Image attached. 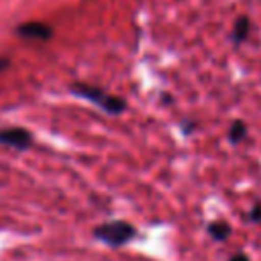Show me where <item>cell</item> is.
<instances>
[{"label": "cell", "instance_id": "6da1fadb", "mask_svg": "<svg viewBox=\"0 0 261 261\" xmlns=\"http://www.w3.org/2000/svg\"><path fill=\"white\" fill-rule=\"evenodd\" d=\"M71 92H73L75 96L88 100V102H94L96 106H100L102 110H106V112H110V114H120V112H124V108H126L124 100H120V98L108 94V92L102 90V88L90 86V84H73V86H71Z\"/></svg>", "mask_w": 261, "mask_h": 261}, {"label": "cell", "instance_id": "7a4b0ae2", "mask_svg": "<svg viewBox=\"0 0 261 261\" xmlns=\"http://www.w3.org/2000/svg\"><path fill=\"white\" fill-rule=\"evenodd\" d=\"M94 237L110 247H122L137 237V230L133 224H128L124 220H112V222H104V224L96 226Z\"/></svg>", "mask_w": 261, "mask_h": 261}, {"label": "cell", "instance_id": "3957f363", "mask_svg": "<svg viewBox=\"0 0 261 261\" xmlns=\"http://www.w3.org/2000/svg\"><path fill=\"white\" fill-rule=\"evenodd\" d=\"M0 145L22 151V149H29L33 145V135L27 128H20V126L0 128Z\"/></svg>", "mask_w": 261, "mask_h": 261}, {"label": "cell", "instance_id": "277c9868", "mask_svg": "<svg viewBox=\"0 0 261 261\" xmlns=\"http://www.w3.org/2000/svg\"><path fill=\"white\" fill-rule=\"evenodd\" d=\"M14 33L22 39H33V41H49L53 37V29L47 24V22H39V20H33V22H20Z\"/></svg>", "mask_w": 261, "mask_h": 261}, {"label": "cell", "instance_id": "5b68a950", "mask_svg": "<svg viewBox=\"0 0 261 261\" xmlns=\"http://www.w3.org/2000/svg\"><path fill=\"white\" fill-rule=\"evenodd\" d=\"M249 29H251L249 18L247 16H239L234 20V27H232V41L234 43H243L247 39V35H249Z\"/></svg>", "mask_w": 261, "mask_h": 261}, {"label": "cell", "instance_id": "8992f818", "mask_svg": "<svg viewBox=\"0 0 261 261\" xmlns=\"http://www.w3.org/2000/svg\"><path fill=\"white\" fill-rule=\"evenodd\" d=\"M208 232H210L212 239H216V241H224V239L230 234V226H228L226 222H222V220H216V222L208 224Z\"/></svg>", "mask_w": 261, "mask_h": 261}, {"label": "cell", "instance_id": "52a82bcc", "mask_svg": "<svg viewBox=\"0 0 261 261\" xmlns=\"http://www.w3.org/2000/svg\"><path fill=\"white\" fill-rule=\"evenodd\" d=\"M245 135H247V124H245L243 120H234V122L230 124V130H228L230 143H241V141L245 139Z\"/></svg>", "mask_w": 261, "mask_h": 261}, {"label": "cell", "instance_id": "ba28073f", "mask_svg": "<svg viewBox=\"0 0 261 261\" xmlns=\"http://www.w3.org/2000/svg\"><path fill=\"white\" fill-rule=\"evenodd\" d=\"M249 218H251V222H261V206L259 204L249 212Z\"/></svg>", "mask_w": 261, "mask_h": 261}, {"label": "cell", "instance_id": "9c48e42d", "mask_svg": "<svg viewBox=\"0 0 261 261\" xmlns=\"http://www.w3.org/2000/svg\"><path fill=\"white\" fill-rule=\"evenodd\" d=\"M230 261H249V257H247V255H243V253H237V255H232V257H230Z\"/></svg>", "mask_w": 261, "mask_h": 261}, {"label": "cell", "instance_id": "30bf717a", "mask_svg": "<svg viewBox=\"0 0 261 261\" xmlns=\"http://www.w3.org/2000/svg\"><path fill=\"white\" fill-rule=\"evenodd\" d=\"M8 67H10V61L4 59V57H0V73H2L4 69H8Z\"/></svg>", "mask_w": 261, "mask_h": 261}]
</instances>
